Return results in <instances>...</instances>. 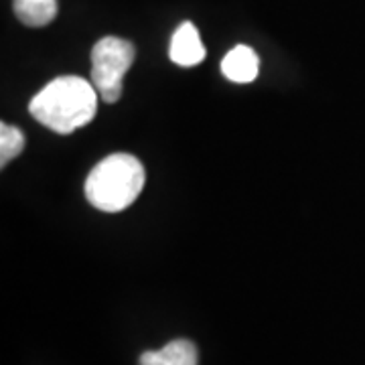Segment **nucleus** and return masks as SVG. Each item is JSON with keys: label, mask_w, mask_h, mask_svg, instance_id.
Masks as SVG:
<instances>
[{"label": "nucleus", "mask_w": 365, "mask_h": 365, "mask_svg": "<svg viewBox=\"0 0 365 365\" xmlns=\"http://www.w3.org/2000/svg\"><path fill=\"white\" fill-rule=\"evenodd\" d=\"M25 148V134L6 122L0 124V165L6 167Z\"/></svg>", "instance_id": "6e6552de"}, {"label": "nucleus", "mask_w": 365, "mask_h": 365, "mask_svg": "<svg viewBox=\"0 0 365 365\" xmlns=\"http://www.w3.org/2000/svg\"><path fill=\"white\" fill-rule=\"evenodd\" d=\"M134 55V45L120 37H104L93 45L91 83L108 104H116L120 100L124 90V78L132 67Z\"/></svg>", "instance_id": "7ed1b4c3"}, {"label": "nucleus", "mask_w": 365, "mask_h": 365, "mask_svg": "<svg viewBox=\"0 0 365 365\" xmlns=\"http://www.w3.org/2000/svg\"><path fill=\"white\" fill-rule=\"evenodd\" d=\"M98 90L93 83L76 76L49 81L31 100L29 112L45 128L57 134H71L90 124L98 110Z\"/></svg>", "instance_id": "f257e3e1"}, {"label": "nucleus", "mask_w": 365, "mask_h": 365, "mask_svg": "<svg viewBox=\"0 0 365 365\" xmlns=\"http://www.w3.org/2000/svg\"><path fill=\"white\" fill-rule=\"evenodd\" d=\"M14 13L26 26H45L57 16V0H14Z\"/></svg>", "instance_id": "0eeeda50"}, {"label": "nucleus", "mask_w": 365, "mask_h": 365, "mask_svg": "<svg viewBox=\"0 0 365 365\" xmlns=\"http://www.w3.org/2000/svg\"><path fill=\"white\" fill-rule=\"evenodd\" d=\"M143 163L132 155L116 153L100 160L86 179V197L91 205L106 213L130 207L143 193Z\"/></svg>", "instance_id": "f03ea898"}, {"label": "nucleus", "mask_w": 365, "mask_h": 365, "mask_svg": "<svg viewBox=\"0 0 365 365\" xmlns=\"http://www.w3.org/2000/svg\"><path fill=\"white\" fill-rule=\"evenodd\" d=\"M199 353L193 341L175 339L158 351H144L138 365H197Z\"/></svg>", "instance_id": "423d86ee"}, {"label": "nucleus", "mask_w": 365, "mask_h": 365, "mask_svg": "<svg viewBox=\"0 0 365 365\" xmlns=\"http://www.w3.org/2000/svg\"><path fill=\"white\" fill-rule=\"evenodd\" d=\"M222 71L225 78L235 83H250L258 78L260 71V59L246 45H237L223 57Z\"/></svg>", "instance_id": "39448f33"}, {"label": "nucleus", "mask_w": 365, "mask_h": 365, "mask_svg": "<svg viewBox=\"0 0 365 365\" xmlns=\"http://www.w3.org/2000/svg\"><path fill=\"white\" fill-rule=\"evenodd\" d=\"M169 57L173 63L181 67L199 66L205 59V47L201 43L199 31L193 23L185 21L173 35L169 47Z\"/></svg>", "instance_id": "20e7f679"}]
</instances>
